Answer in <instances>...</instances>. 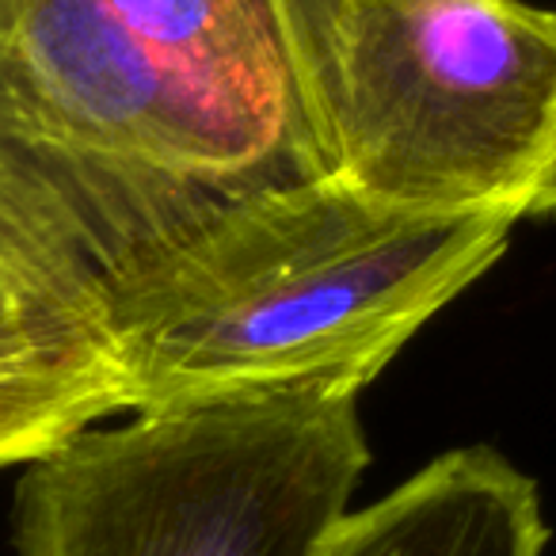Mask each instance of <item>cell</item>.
Masks as SVG:
<instances>
[{
    "mask_svg": "<svg viewBox=\"0 0 556 556\" xmlns=\"http://www.w3.org/2000/svg\"><path fill=\"white\" fill-rule=\"evenodd\" d=\"M325 176L278 0H0V199L108 336L222 210Z\"/></svg>",
    "mask_w": 556,
    "mask_h": 556,
    "instance_id": "obj_1",
    "label": "cell"
},
{
    "mask_svg": "<svg viewBox=\"0 0 556 556\" xmlns=\"http://www.w3.org/2000/svg\"><path fill=\"white\" fill-rule=\"evenodd\" d=\"M332 176L412 210L526 217L556 130V12L278 0Z\"/></svg>",
    "mask_w": 556,
    "mask_h": 556,
    "instance_id": "obj_3",
    "label": "cell"
},
{
    "mask_svg": "<svg viewBox=\"0 0 556 556\" xmlns=\"http://www.w3.org/2000/svg\"><path fill=\"white\" fill-rule=\"evenodd\" d=\"M526 217H556V130L545 164H541V176L533 184V194L526 202Z\"/></svg>",
    "mask_w": 556,
    "mask_h": 556,
    "instance_id": "obj_8",
    "label": "cell"
},
{
    "mask_svg": "<svg viewBox=\"0 0 556 556\" xmlns=\"http://www.w3.org/2000/svg\"><path fill=\"white\" fill-rule=\"evenodd\" d=\"M130 412L111 340L88 320L0 305V469Z\"/></svg>",
    "mask_w": 556,
    "mask_h": 556,
    "instance_id": "obj_6",
    "label": "cell"
},
{
    "mask_svg": "<svg viewBox=\"0 0 556 556\" xmlns=\"http://www.w3.org/2000/svg\"><path fill=\"white\" fill-rule=\"evenodd\" d=\"M355 386L141 408L24 465L16 556H317L370 465Z\"/></svg>",
    "mask_w": 556,
    "mask_h": 556,
    "instance_id": "obj_4",
    "label": "cell"
},
{
    "mask_svg": "<svg viewBox=\"0 0 556 556\" xmlns=\"http://www.w3.org/2000/svg\"><path fill=\"white\" fill-rule=\"evenodd\" d=\"M510 229L507 214L396 206L340 176L232 202L111 325L130 412L366 389L507 252Z\"/></svg>",
    "mask_w": 556,
    "mask_h": 556,
    "instance_id": "obj_2",
    "label": "cell"
},
{
    "mask_svg": "<svg viewBox=\"0 0 556 556\" xmlns=\"http://www.w3.org/2000/svg\"><path fill=\"white\" fill-rule=\"evenodd\" d=\"M0 305L65 313V317L88 320V325L108 336L100 305L92 302L85 282L35 237L31 225L4 199H0Z\"/></svg>",
    "mask_w": 556,
    "mask_h": 556,
    "instance_id": "obj_7",
    "label": "cell"
},
{
    "mask_svg": "<svg viewBox=\"0 0 556 556\" xmlns=\"http://www.w3.org/2000/svg\"><path fill=\"white\" fill-rule=\"evenodd\" d=\"M545 541L538 484L492 446H462L348 510L317 556H545Z\"/></svg>",
    "mask_w": 556,
    "mask_h": 556,
    "instance_id": "obj_5",
    "label": "cell"
}]
</instances>
